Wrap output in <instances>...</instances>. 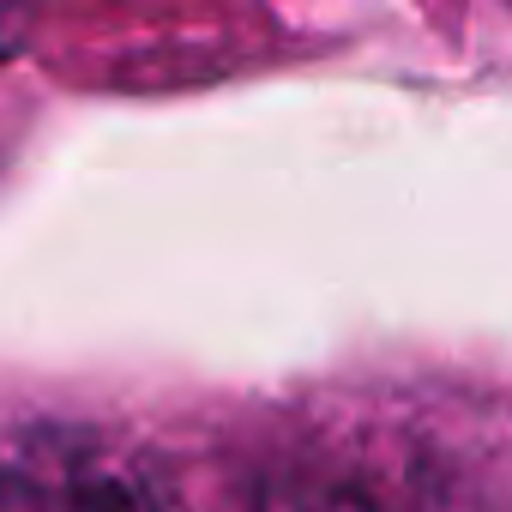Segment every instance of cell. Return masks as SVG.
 I'll return each instance as SVG.
<instances>
[{
  "label": "cell",
  "instance_id": "3957f363",
  "mask_svg": "<svg viewBox=\"0 0 512 512\" xmlns=\"http://www.w3.org/2000/svg\"><path fill=\"white\" fill-rule=\"evenodd\" d=\"M13 55H19V19L0 7V61H13Z\"/></svg>",
  "mask_w": 512,
  "mask_h": 512
},
{
  "label": "cell",
  "instance_id": "7a4b0ae2",
  "mask_svg": "<svg viewBox=\"0 0 512 512\" xmlns=\"http://www.w3.org/2000/svg\"><path fill=\"white\" fill-rule=\"evenodd\" d=\"M235 512H374L362 494L350 488H326V482H296V488H266V494H253L247 506Z\"/></svg>",
  "mask_w": 512,
  "mask_h": 512
},
{
  "label": "cell",
  "instance_id": "6da1fadb",
  "mask_svg": "<svg viewBox=\"0 0 512 512\" xmlns=\"http://www.w3.org/2000/svg\"><path fill=\"white\" fill-rule=\"evenodd\" d=\"M0 512H151V488L103 440L25 434L0 446Z\"/></svg>",
  "mask_w": 512,
  "mask_h": 512
}]
</instances>
